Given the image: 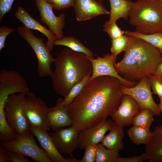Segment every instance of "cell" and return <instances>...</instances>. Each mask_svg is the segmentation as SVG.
<instances>
[{"instance_id": "cell-15", "label": "cell", "mask_w": 162, "mask_h": 162, "mask_svg": "<svg viewBox=\"0 0 162 162\" xmlns=\"http://www.w3.org/2000/svg\"><path fill=\"white\" fill-rule=\"evenodd\" d=\"M30 130L52 162H79L80 160L74 158H64L63 157L57 149L48 132L31 125H30Z\"/></svg>"}, {"instance_id": "cell-25", "label": "cell", "mask_w": 162, "mask_h": 162, "mask_svg": "<svg viewBox=\"0 0 162 162\" xmlns=\"http://www.w3.org/2000/svg\"><path fill=\"white\" fill-rule=\"evenodd\" d=\"M124 34L143 39L157 48L162 54V32L144 34L127 30Z\"/></svg>"}, {"instance_id": "cell-23", "label": "cell", "mask_w": 162, "mask_h": 162, "mask_svg": "<svg viewBox=\"0 0 162 162\" xmlns=\"http://www.w3.org/2000/svg\"><path fill=\"white\" fill-rule=\"evenodd\" d=\"M54 45L66 46L74 51L83 53L90 58H94L93 52L74 37L64 36L60 39L56 40Z\"/></svg>"}, {"instance_id": "cell-12", "label": "cell", "mask_w": 162, "mask_h": 162, "mask_svg": "<svg viewBox=\"0 0 162 162\" xmlns=\"http://www.w3.org/2000/svg\"><path fill=\"white\" fill-rule=\"evenodd\" d=\"M97 56V58L94 59L87 56L91 61L92 66V73L90 80L98 76H108L117 79L122 85L128 87H133L138 83L127 80L117 73L114 67L117 57L111 54H105L103 57Z\"/></svg>"}, {"instance_id": "cell-16", "label": "cell", "mask_w": 162, "mask_h": 162, "mask_svg": "<svg viewBox=\"0 0 162 162\" xmlns=\"http://www.w3.org/2000/svg\"><path fill=\"white\" fill-rule=\"evenodd\" d=\"M112 120H106L88 128L81 131L78 135L80 148L88 146L97 145L101 142L106 133L114 124Z\"/></svg>"}, {"instance_id": "cell-3", "label": "cell", "mask_w": 162, "mask_h": 162, "mask_svg": "<svg viewBox=\"0 0 162 162\" xmlns=\"http://www.w3.org/2000/svg\"><path fill=\"white\" fill-rule=\"evenodd\" d=\"M55 69L51 76L52 87L64 98L72 87L92 72L91 61L85 54L66 47L55 58Z\"/></svg>"}, {"instance_id": "cell-8", "label": "cell", "mask_w": 162, "mask_h": 162, "mask_svg": "<svg viewBox=\"0 0 162 162\" xmlns=\"http://www.w3.org/2000/svg\"><path fill=\"white\" fill-rule=\"evenodd\" d=\"M26 95L24 110L30 125L48 132L50 128L46 118L48 107L46 102L34 92H30Z\"/></svg>"}, {"instance_id": "cell-7", "label": "cell", "mask_w": 162, "mask_h": 162, "mask_svg": "<svg viewBox=\"0 0 162 162\" xmlns=\"http://www.w3.org/2000/svg\"><path fill=\"white\" fill-rule=\"evenodd\" d=\"M30 130L17 134L13 141L2 142V146L9 152L16 153L30 157L39 162H52L44 150L37 144Z\"/></svg>"}, {"instance_id": "cell-40", "label": "cell", "mask_w": 162, "mask_h": 162, "mask_svg": "<svg viewBox=\"0 0 162 162\" xmlns=\"http://www.w3.org/2000/svg\"><path fill=\"white\" fill-rule=\"evenodd\" d=\"M160 102L159 103V104H158V105L159 106V107L161 111V112H162V98L160 99ZM160 128H162V125L160 127Z\"/></svg>"}, {"instance_id": "cell-36", "label": "cell", "mask_w": 162, "mask_h": 162, "mask_svg": "<svg viewBox=\"0 0 162 162\" xmlns=\"http://www.w3.org/2000/svg\"><path fill=\"white\" fill-rule=\"evenodd\" d=\"M148 160L146 153L140 155L128 157H120L118 162H143Z\"/></svg>"}, {"instance_id": "cell-18", "label": "cell", "mask_w": 162, "mask_h": 162, "mask_svg": "<svg viewBox=\"0 0 162 162\" xmlns=\"http://www.w3.org/2000/svg\"><path fill=\"white\" fill-rule=\"evenodd\" d=\"M63 100L62 98H58L55 106L48 108L46 115L47 121L50 127L54 130L73 124L68 106L63 105Z\"/></svg>"}, {"instance_id": "cell-33", "label": "cell", "mask_w": 162, "mask_h": 162, "mask_svg": "<svg viewBox=\"0 0 162 162\" xmlns=\"http://www.w3.org/2000/svg\"><path fill=\"white\" fill-rule=\"evenodd\" d=\"M103 31L108 34L111 40L119 38L125 34V31L122 30L116 22L107 27L104 28Z\"/></svg>"}, {"instance_id": "cell-14", "label": "cell", "mask_w": 162, "mask_h": 162, "mask_svg": "<svg viewBox=\"0 0 162 162\" xmlns=\"http://www.w3.org/2000/svg\"><path fill=\"white\" fill-rule=\"evenodd\" d=\"M140 110L139 104L132 97L124 94L118 109L111 116L116 124L124 127L132 124L134 118Z\"/></svg>"}, {"instance_id": "cell-29", "label": "cell", "mask_w": 162, "mask_h": 162, "mask_svg": "<svg viewBox=\"0 0 162 162\" xmlns=\"http://www.w3.org/2000/svg\"><path fill=\"white\" fill-rule=\"evenodd\" d=\"M130 42V36L125 34L119 38L112 39L110 51L111 54L115 57L121 52L125 51Z\"/></svg>"}, {"instance_id": "cell-4", "label": "cell", "mask_w": 162, "mask_h": 162, "mask_svg": "<svg viewBox=\"0 0 162 162\" xmlns=\"http://www.w3.org/2000/svg\"><path fill=\"white\" fill-rule=\"evenodd\" d=\"M135 31L144 34L162 32V3L158 0H136L129 16Z\"/></svg>"}, {"instance_id": "cell-2", "label": "cell", "mask_w": 162, "mask_h": 162, "mask_svg": "<svg viewBox=\"0 0 162 162\" xmlns=\"http://www.w3.org/2000/svg\"><path fill=\"white\" fill-rule=\"evenodd\" d=\"M130 42L122 59L114 64L117 73L129 81L138 83L143 78L153 74L162 54L143 39L130 36Z\"/></svg>"}, {"instance_id": "cell-20", "label": "cell", "mask_w": 162, "mask_h": 162, "mask_svg": "<svg viewBox=\"0 0 162 162\" xmlns=\"http://www.w3.org/2000/svg\"><path fill=\"white\" fill-rule=\"evenodd\" d=\"M110 7V17L103 25L104 28L107 27L119 19L127 20L134 2L131 0H109Z\"/></svg>"}, {"instance_id": "cell-24", "label": "cell", "mask_w": 162, "mask_h": 162, "mask_svg": "<svg viewBox=\"0 0 162 162\" xmlns=\"http://www.w3.org/2000/svg\"><path fill=\"white\" fill-rule=\"evenodd\" d=\"M152 133L149 128L134 125L127 131L130 140L137 145H146Z\"/></svg>"}, {"instance_id": "cell-13", "label": "cell", "mask_w": 162, "mask_h": 162, "mask_svg": "<svg viewBox=\"0 0 162 162\" xmlns=\"http://www.w3.org/2000/svg\"><path fill=\"white\" fill-rule=\"evenodd\" d=\"M34 0L41 22L48 27L54 34L57 40L62 38L64 36L62 30L65 24L64 14L61 13L57 16L53 12L52 6L46 0Z\"/></svg>"}, {"instance_id": "cell-21", "label": "cell", "mask_w": 162, "mask_h": 162, "mask_svg": "<svg viewBox=\"0 0 162 162\" xmlns=\"http://www.w3.org/2000/svg\"><path fill=\"white\" fill-rule=\"evenodd\" d=\"M146 153L150 162H162V128L157 127L146 144Z\"/></svg>"}, {"instance_id": "cell-38", "label": "cell", "mask_w": 162, "mask_h": 162, "mask_svg": "<svg viewBox=\"0 0 162 162\" xmlns=\"http://www.w3.org/2000/svg\"><path fill=\"white\" fill-rule=\"evenodd\" d=\"M9 154V152L0 144V162H10Z\"/></svg>"}, {"instance_id": "cell-37", "label": "cell", "mask_w": 162, "mask_h": 162, "mask_svg": "<svg viewBox=\"0 0 162 162\" xmlns=\"http://www.w3.org/2000/svg\"><path fill=\"white\" fill-rule=\"evenodd\" d=\"M10 162H31L26 158V156L20 154L9 152Z\"/></svg>"}, {"instance_id": "cell-42", "label": "cell", "mask_w": 162, "mask_h": 162, "mask_svg": "<svg viewBox=\"0 0 162 162\" xmlns=\"http://www.w3.org/2000/svg\"><path fill=\"white\" fill-rule=\"evenodd\" d=\"M160 2L162 3V0H158Z\"/></svg>"}, {"instance_id": "cell-6", "label": "cell", "mask_w": 162, "mask_h": 162, "mask_svg": "<svg viewBox=\"0 0 162 162\" xmlns=\"http://www.w3.org/2000/svg\"><path fill=\"white\" fill-rule=\"evenodd\" d=\"M25 96L20 93L10 95L4 106L5 116L8 124L19 135L30 130V125L24 112Z\"/></svg>"}, {"instance_id": "cell-39", "label": "cell", "mask_w": 162, "mask_h": 162, "mask_svg": "<svg viewBox=\"0 0 162 162\" xmlns=\"http://www.w3.org/2000/svg\"><path fill=\"white\" fill-rule=\"evenodd\" d=\"M153 74L162 77V57L158 66Z\"/></svg>"}, {"instance_id": "cell-35", "label": "cell", "mask_w": 162, "mask_h": 162, "mask_svg": "<svg viewBox=\"0 0 162 162\" xmlns=\"http://www.w3.org/2000/svg\"><path fill=\"white\" fill-rule=\"evenodd\" d=\"M14 0H0V21L1 22L4 15L11 8Z\"/></svg>"}, {"instance_id": "cell-17", "label": "cell", "mask_w": 162, "mask_h": 162, "mask_svg": "<svg viewBox=\"0 0 162 162\" xmlns=\"http://www.w3.org/2000/svg\"><path fill=\"white\" fill-rule=\"evenodd\" d=\"M76 20L85 21L101 15H108L110 11L102 3L96 0H75L73 6Z\"/></svg>"}, {"instance_id": "cell-10", "label": "cell", "mask_w": 162, "mask_h": 162, "mask_svg": "<svg viewBox=\"0 0 162 162\" xmlns=\"http://www.w3.org/2000/svg\"><path fill=\"white\" fill-rule=\"evenodd\" d=\"M29 88L25 78L18 72L3 70L0 72V99L7 100L14 93L25 95L29 93Z\"/></svg>"}, {"instance_id": "cell-5", "label": "cell", "mask_w": 162, "mask_h": 162, "mask_svg": "<svg viewBox=\"0 0 162 162\" xmlns=\"http://www.w3.org/2000/svg\"><path fill=\"white\" fill-rule=\"evenodd\" d=\"M18 35L26 40L34 51L38 60L37 71L40 77H51L52 73L51 65L54 62L55 58L44 43L43 38H38L34 34L32 30L25 26L18 27Z\"/></svg>"}, {"instance_id": "cell-28", "label": "cell", "mask_w": 162, "mask_h": 162, "mask_svg": "<svg viewBox=\"0 0 162 162\" xmlns=\"http://www.w3.org/2000/svg\"><path fill=\"white\" fill-rule=\"evenodd\" d=\"M92 73L89 74L81 81L77 83L72 87L68 94L63 99L62 103L64 106H68L74 98L80 93L90 80Z\"/></svg>"}, {"instance_id": "cell-11", "label": "cell", "mask_w": 162, "mask_h": 162, "mask_svg": "<svg viewBox=\"0 0 162 162\" xmlns=\"http://www.w3.org/2000/svg\"><path fill=\"white\" fill-rule=\"evenodd\" d=\"M80 131L73 125L57 129L49 133L61 153L74 158L73 153L80 146L78 135Z\"/></svg>"}, {"instance_id": "cell-9", "label": "cell", "mask_w": 162, "mask_h": 162, "mask_svg": "<svg viewBox=\"0 0 162 162\" xmlns=\"http://www.w3.org/2000/svg\"><path fill=\"white\" fill-rule=\"evenodd\" d=\"M121 88L123 94H128L132 97L137 103L141 110L148 108L152 112L154 115H160L161 111L152 96L148 76L143 78L133 87H128L121 85Z\"/></svg>"}, {"instance_id": "cell-30", "label": "cell", "mask_w": 162, "mask_h": 162, "mask_svg": "<svg viewBox=\"0 0 162 162\" xmlns=\"http://www.w3.org/2000/svg\"><path fill=\"white\" fill-rule=\"evenodd\" d=\"M152 90V93L162 98V77L151 74L148 76Z\"/></svg>"}, {"instance_id": "cell-22", "label": "cell", "mask_w": 162, "mask_h": 162, "mask_svg": "<svg viewBox=\"0 0 162 162\" xmlns=\"http://www.w3.org/2000/svg\"><path fill=\"white\" fill-rule=\"evenodd\" d=\"M123 128L114 123L109 133L103 139L101 144L108 149H115L119 152L121 151L124 147L123 139L124 135Z\"/></svg>"}, {"instance_id": "cell-32", "label": "cell", "mask_w": 162, "mask_h": 162, "mask_svg": "<svg viewBox=\"0 0 162 162\" xmlns=\"http://www.w3.org/2000/svg\"><path fill=\"white\" fill-rule=\"evenodd\" d=\"M84 154L80 162H95L97 152V146L89 145L85 148Z\"/></svg>"}, {"instance_id": "cell-41", "label": "cell", "mask_w": 162, "mask_h": 162, "mask_svg": "<svg viewBox=\"0 0 162 162\" xmlns=\"http://www.w3.org/2000/svg\"><path fill=\"white\" fill-rule=\"evenodd\" d=\"M104 0H98V1H99L100 2L102 3V2Z\"/></svg>"}, {"instance_id": "cell-27", "label": "cell", "mask_w": 162, "mask_h": 162, "mask_svg": "<svg viewBox=\"0 0 162 162\" xmlns=\"http://www.w3.org/2000/svg\"><path fill=\"white\" fill-rule=\"evenodd\" d=\"M154 115L150 109L148 108L142 109L134 117L132 124L134 125L149 128L154 120Z\"/></svg>"}, {"instance_id": "cell-1", "label": "cell", "mask_w": 162, "mask_h": 162, "mask_svg": "<svg viewBox=\"0 0 162 162\" xmlns=\"http://www.w3.org/2000/svg\"><path fill=\"white\" fill-rule=\"evenodd\" d=\"M121 85L117 79L108 76L90 80L68 106L72 125L81 131L111 116L121 103Z\"/></svg>"}, {"instance_id": "cell-19", "label": "cell", "mask_w": 162, "mask_h": 162, "mask_svg": "<svg viewBox=\"0 0 162 162\" xmlns=\"http://www.w3.org/2000/svg\"><path fill=\"white\" fill-rule=\"evenodd\" d=\"M15 17L24 25V26L31 30L38 31L45 35L47 39L46 45L51 52L53 50L54 43L57 40L54 34L40 22L32 18L22 7L18 6L14 13Z\"/></svg>"}, {"instance_id": "cell-31", "label": "cell", "mask_w": 162, "mask_h": 162, "mask_svg": "<svg viewBox=\"0 0 162 162\" xmlns=\"http://www.w3.org/2000/svg\"><path fill=\"white\" fill-rule=\"evenodd\" d=\"M53 8L61 10L74 6L75 0H46Z\"/></svg>"}, {"instance_id": "cell-34", "label": "cell", "mask_w": 162, "mask_h": 162, "mask_svg": "<svg viewBox=\"0 0 162 162\" xmlns=\"http://www.w3.org/2000/svg\"><path fill=\"white\" fill-rule=\"evenodd\" d=\"M14 29L7 27L5 26L0 27V51L5 46V42L7 36L11 33L14 32Z\"/></svg>"}, {"instance_id": "cell-26", "label": "cell", "mask_w": 162, "mask_h": 162, "mask_svg": "<svg viewBox=\"0 0 162 162\" xmlns=\"http://www.w3.org/2000/svg\"><path fill=\"white\" fill-rule=\"evenodd\" d=\"M96 146L95 162H118L120 157L118 150L106 148L101 144Z\"/></svg>"}]
</instances>
